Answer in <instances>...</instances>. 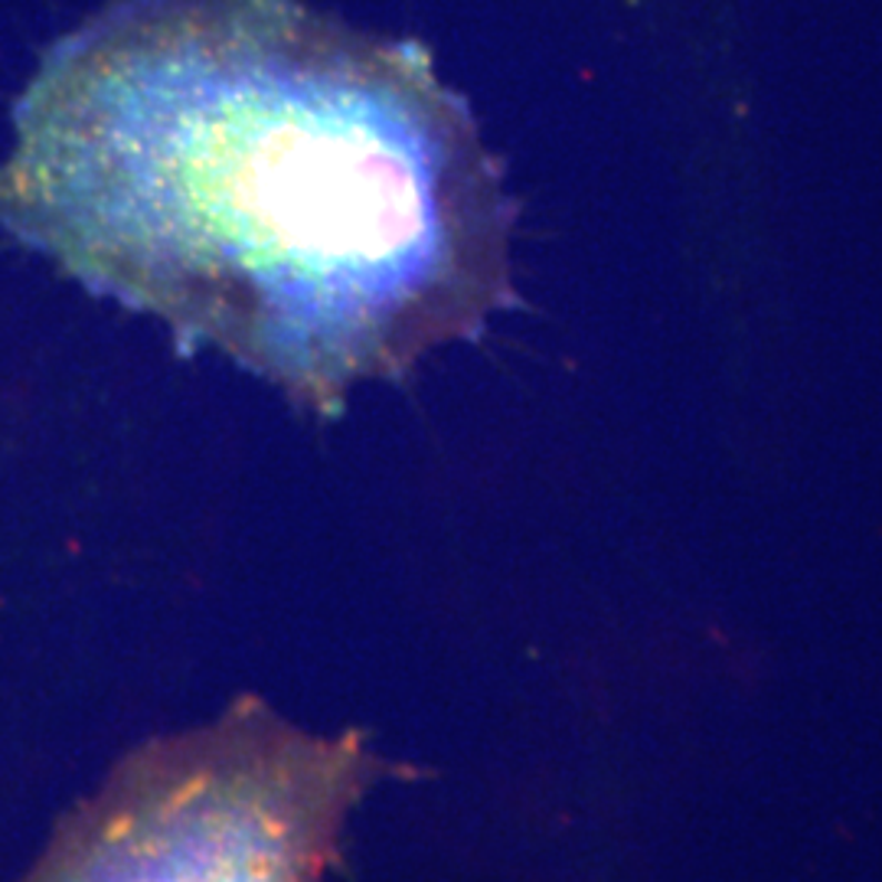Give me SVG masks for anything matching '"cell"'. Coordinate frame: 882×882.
<instances>
[{
  "label": "cell",
  "mask_w": 882,
  "mask_h": 882,
  "mask_svg": "<svg viewBox=\"0 0 882 882\" xmlns=\"http://www.w3.org/2000/svg\"><path fill=\"white\" fill-rule=\"evenodd\" d=\"M13 118L0 223L304 409L510 297V210L465 102L418 47L297 0H124Z\"/></svg>",
  "instance_id": "6da1fadb"
},
{
  "label": "cell",
  "mask_w": 882,
  "mask_h": 882,
  "mask_svg": "<svg viewBox=\"0 0 882 882\" xmlns=\"http://www.w3.org/2000/svg\"><path fill=\"white\" fill-rule=\"evenodd\" d=\"M373 771L359 732L239 700L118 764L27 882H324Z\"/></svg>",
  "instance_id": "7a4b0ae2"
}]
</instances>
